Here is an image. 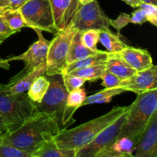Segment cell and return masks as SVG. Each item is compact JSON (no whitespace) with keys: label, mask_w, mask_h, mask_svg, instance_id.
<instances>
[{"label":"cell","mask_w":157,"mask_h":157,"mask_svg":"<svg viewBox=\"0 0 157 157\" xmlns=\"http://www.w3.org/2000/svg\"><path fill=\"white\" fill-rule=\"evenodd\" d=\"M130 16V23L136 25H143L144 22L147 21V17H146L145 13L141 9L138 8V9L135 10Z\"/></svg>","instance_id":"34"},{"label":"cell","mask_w":157,"mask_h":157,"mask_svg":"<svg viewBox=\"0 0 157 157\" xmlns=\"http://www.w3.org/2000/svg\"><path fill=\"white\" fill-rule=\"evenodd\" d=\"M49 87L41 103L37 104L40 113H50L55 116L60 130L70 126L66 119V102L68 92L66 90L61 75L47 76Z\"/></svg>","instance_id":"5"},{"label":"cell","mask_w":157,"mask_h":157,"mask_svg":"<svg viewBox=\"0 0 157 157\" xmlns=\"http://www.w3.org/2000/svg\"><path fill=\"white\" fill-rule=\"evenodd\" d=\"M49 87V81L47 77L41 75L38 77L33 84L31 85L30 88L28 90V96L35 104H39L44 98V95L48 91Z\"/></svg>","instance_id":"24"},{"label":"cell","mask_w":157,"mask_h":157,"mask_svg":"<svg viewBox=\"0 0 157 157\" xmlns=\"http://www.w3.org/2000/svg\"><path fill=\"white\" fill-rule=\"evenodd\" d=\"M81 32L78 31L72 39L67 57V65L100 52V50L94 52L86 48L81 41Z\"/></svg>","instance_id":"17"},{"label":"cell","mask_w":157,"mask_h":157,"mask_svg":"<svg viewBox=\"0 0 157 157\" xmlns=\"http://www.w3.org/2000/svg\"><path fill=\"white\" fill-rule=\"evenodd\" d=\"M61 76H62L64 85L67 92L81 88L86 82L84 79L75 75H62Z\"/></svg>","instance_id":"29"},{"label":"cell","mask_w":157,"mask_h":157,"mask_svg":"<svg viewBox=\"0 0 157 157\" xmlns=\"http://www.w3.org/2000/svg\"><path fill=\"white\" fill-rule=\"evenodd\" d=\"M127 111L117 118L111 125L103 130L93 140L77 150L76 157H96L101 150L110 145L117 137Z\"/></svg>","instance_id":"9"},{"label":"cell","mask_w":157,"mask_h":157,"mask_svg":"<svg viewBox=\"0 0 157 157\" xmlns=\"http://www.w3.org/2000/svg\"><path fill=\"white\" fill-rule=\"evenodd\" d=\"M110 18L104 13L97 0L80 4L71 25L79 32L97 29L110 30Z\"/></svg>","instance_id":"8"},{"label":"cell","mask_w":157,"mask_h":157,"mask_svg":"<svg viewBox=\"0 0 157 157\" xmlns=\"http://www.w3.org/2000/svg\"><path fill=\"white\" fill-rule=\"evenodd\" d=\"M57 31L71 25L80 3L78 0H48Z\"/></svg>","instance_id":"12"},{"label":"cell","mask_w":157,"mask_h":157,"mask_svg":"<svg viewBox=\"0 0 157 157\" xmlns=\"http://www.w3.org/2000/svg\"><path fill=\"white\" fill-rule=\"evenodd\" d=\"M8 9H9V8H0V15H2Z\"/></svg>","instance_id":"42"},{"label":"cell","mask_w":157,"mask_h":157,"mask_svg":"<svg viewBox=\"0 0 157 157\" xmlns=\"http://www.w3.org/2000/svg\"><path fill=\"white\" fill-rule=\"evenodd\" d=\"M103 82L102 85L105 88H111V87H117L119 84L122 80L117 76L114 75L113 74L110 73V72L106 71L103 77L101 78Z\"/></svg>","instance_id":"31"},{"label":"cell","mask_w":157,"mask_h":157,"mask_svg":"<svg viewBox=\"0 0 157 157\" xmlns=\"http://www.w3.org/2000/svg\"><path fill=\"white\" fill-rule=\"evenodd\" d=\"M106 71L113 74L121 80L130 78L136 73L117 53H110L106 61Z\"/></svg>","instance_id":"16"},{"label":"cell","mask_w":157,"mask_h":157,"mask_svg":"<svg viewBox=\"0 0 157 157\" xmlns=\"http://www.w3.org/2000/svg\"><path fill=\"white\" fill-rule=\"evenodd\" d=\"M9 9H18L29 0H7Z\"/></svg>","instance_id":"36"},{"label":"cell","mask_w":157,"mask_h":157,"mask_svg":"<svg viewBox=\"0 0 157 157\" xmlns=\"http://www.w3.org/2000/svg\"><path fill=\"white\" fill-rule=\"evenodd\" d=\"M117 54L136 72L147 70L153 65V58L146 49L127 46Z\"/></svg>","instance_id":"15"},{"label":"cell","mask_w":157,"mask_h":157,"mask_svg":"<svg viewBox=\"0 0 157 157\" xmlns=\"http://www.w3.org/2000/svg\"><path fill=\"white\" fill-rule=\"evenodd\" d=\"M117 87L136 94L157 89V66L153 64L147 70L136 72L130 78L122 80Z\"/></svg>","instance_id":"11"},{"label":"cell","mask_w":157,"mask_h":157,"mask_svg":"<svg viewBox=\"0 0 157 157\" xmlns=\"http://www.w3.org/2000/svg\"><path fill=\"white\" fill-rule=\"evenodd\" d=\"M38 112L37 104L27 94H9L0 84V117L2 133L13 132Z\"/></svg>","instance_id":"3"},{"label":"cell","mask_w":157,"mask_h":157,"mask_svg":"<svg viewBox=\"0 0 157 157\" xmlns=\"http://www.w3.org/2000/svg\"><path fill=\"white\" fill-rule=\"evenodd\" d=\"M15 33L16 32L9 28L6 21L0 15V44Z\"/></svg>","instance_id":"33"},{"label":"cell","mask_w":157,"mask_h":157,"mask_svg":"<svg viewBox=\"0 0 157 157\" xmlns=\"http://www.w3.org/2000/svg\"><path fill=\"white\" fill-rule=\"evenodd\" d=\"M78 32L72 25L58 31L51 41L46 59L47 76L61 75L67 65V57L74 36Z\"/></svg>","instance_id":"6"},{"label":"cell","mask_w":157,"mask_h":157,"mask_svg":"<svg viewBox=\"0 0 157 157\" xmlns=\"http://www.w3.org/2000/svg\"><path fill=\"white\" fill-rule=\"evenodd\" d=\"M139 8L144 12L147 21L154 26H157V6L150 3L142 2Z\"/></svg>","instance_id":"30"},{"label":"cell","mask_w":157,"mask_h":157,"mask_svg":"<svg viewBox=\"0 0 157 157\" xmlns=\"http://www.w3.org/2000/svg\"><path fill=\"white\" fill-rule=\"evenodd\" d=\"M87 98L84 89L78 88L68 92L66 102V119L69 125L75 123V120L73 118L74 113L78 108L81 107L82 103Z\"/></svg>","instance_id":"21"},{"label":"cell","mask_w":157,"mask_h":157,"mask_svg":"<svg viewBox=\"0 0 157 157\" xmlns=\"http://www.w3.org/2000/svg\"><path fill=\"white\" fill-rule=\"evenodd\" d=\"M1 124H2V119L1 117H0V126H1Z\"/></svg>","instance_id":"44"},{"label":"cell","mask_w":157,"mask_h":157,"mask_svg":"<svg viewBox=\"0 0 157 157\" xmlns=\"http://www.w3.org/2000/svg\"><path fill=\"white\" fill-rule=\"evenodd\" d=\"M105 72L106 62L91 66V67H87L73 71L66 74V75H71L80 77L86 81H96L98 80L101 79Z\"/></svg>","instance_id":"25"},{"label":"cell","mask_w":157,"mask_h":157,"mask_svg":"<svg viewBox=\"0 0 157 157\" xmlns=\"http://www.w3.org/2000/svg\"><path fill=\"white\" fill-rule=\"evenodd\" d=\"M156 111L157 89L137 94L134 102L129 106L117 136L141 137Z\"/></svg>","instance_id":"4"},{"label":"cell","mask_w":157,"mask_h":157,"mask_svg":"<svg viewBox=\"0 0 157 157\" xmlns=\"http://www.w3.org/2000/svg\"><path fill=\"white\" fill-rule=\"evenodd\" d=\"M0 8H9L7 0H0Z\"/></svg>","instance_id":"39"},{"label":"cell","mask_w":157,"mask_h":157,"mask_svg":"<svg viewBox=\"0 0 157 157\" xmlns=\"http://www.w3.org/2000/svg\"><path fill=\"white\" fill-rule=\"evenodd\" d=\"M78 1L79 2L80 4L85 5V4H87V3H89V2H93L94 0H78Z\"/></svg>","instance_id":"41"},{"label":"cell","mask_w":157,"mask_h":157,"mask_svg":"<svg viewBox=\"0 0 157 157\" xmlns=\"http://www.w3.org/2000/svg\"><path fill=\"white\" fill-rule=\"evenodd\" d=\"M96 157H133V154H123V153H115V152L109 151V150H102L97 154Z\"/></svg>","instance_id":"35"},{"label":"cell","mask_w":157,"mask_h":157,"mask_svg":"<svg viewBox=\"0 0 157 157\" xmlns=\"http://www.w3.org/2000/svg\"><path fill=\"white\" fill-rule=\"evenodd\" d=\"M110 52H105V51H101L94 54V55H90L88 57L83 58V59L79 60L78 61L72 63V64H67L63 70L61 75H66L73 71L78 70V69L84 68V67H91V66L97 65V64L105 63L108 58Z\"/></svg>","instance_id":"18"},{"label":"cell","mask_w":157,"mask_h":157,"mask_svg":"<svg viewBox=\"0 0 157 157\" xmlns=\"http://www.w3.org/2000/svg\"><path fill=\"white\" fill-rule=\"evenodd\" d=\"M10 64L9 61L7 59H4V58H0V67L6 70H9L10 69Z\"/></svg>","instance_id":"38"},{"label":"cell","mask_w":157,"mask_h":157,"mask_svg":"<svg viewBox=\"0 0 157 157\" xmlns=\"http://www.w3.org/2000/svg\"><path fill=\"white\" fill-rule=\"evenodd\" d=\"M127 5L133 8H139V6L142 4L143 2L141 0H122Z\"/></svg>","instance_id":"37"},{"label":"cell","mask_w":157,"mask_h":157,"mask_svg":"<svg viewBox=\"0 0 157 157\" xmlns=\"http://www.w3.org/2000/svg\"><path fill=\"white\" fill-rule=\"evenodd\" d=\"M0 157H33V156L3 142L0 139Z\"/></svg>","instance_id":"28"},{"label":"cell","mask_w":157,"mask_h":157,"mask_svg":"<svg viewBox=\"0 0 157 157\" xmlns=\"http://www.w3.org/2000/svg\"><path fill=\"white\" fill-rule=\"evenodd\" d=\"M59 131L54 115L37 112L15 131L2 133L0 139L32 155L45 141L53 139Z\"/></svg>","instance_id":"1"},{"label":"cell","mask_w":157,"mask_h":157,"mask_svg":"<svg viewBox=\"0 0 157 157\" xmlns=\"http://www.w3.org/2000/svg\"><path fill=\"white\" fill-rule=\"evenodd\" d=\"M45 71L46 62L42 63L29 72H25L22 70L18 75L12 78L9 84H5V87L8 93L12 94L25 93L30 88L31 85L38 77L45 75Z\"/></svg>","instance_id":"14"},{"label":"cell","mask_w":157,"mask_h":157,"mask_svg":"<svg viewBox=\"0 0 157 157\" xmlns=\"http://www.w3.org/2000/svg\"><path fill=\"white\" fill-rule=\"evenodd\" d=\"M2 128H1V126H0V134L2 133Z\"/></svg>","instance_id":"43"},{"label":"cell","mask_w":157,"mask_h":157,"mask_svg":"<svg viewBox=\"0 0 157 157\" xmlns=\"http://www.w3.org/2000/svg\"><path fill=\"white\" fill-rule=\"evenodd\" d=\"M18 9L27 27L53 34L58 32L48 0H29Z\"/></svg>","instance_id":"7"},{"label":"cell","mask_w":157,"mask_h":157,"mask_svg":"<svg viewBox=\"0 0 157 157\" xmlns=\"http://www.w3.org/2000/svg\"><path fill=\"white\" fill-rule=\"evenodd\" d=\"M12 30L18 32L24 27H27L24 18L19 9H8L1 15Z\"/></svg>","instance_id":"26"},{"label":"cell","mask_w":157,"mask_h":157,"mask_svg":"<svg viewBox=\"0 0 157 157\" xmlns=\"http://www.w3.org/2000/svg\"><path fill=\"white\" fill-rule=\"evenodd\" d=\"M140 138L133 136H117L110 145L103 150L123 154L133 155Z\"/></svg>","instance_id":"20"},{"label":"cell","mask_w":157,"mask_h":157,"mask_svg":"<svg viewBox=\"0 0 157 157\" xmlns=\"http://www.w3.org/2000/svg\"><path fill=\"white\" fill-rule=\"evenodd\" d=\"M133 157H157V111L136 145Z\"/></svg>","instance_id":"13"},{"label":"cell","mask_w":157,"mask_h":157,"mask_svg":"<svg viewBox=\"0 0 157 157\" xmlns=\"http://www.w3.org/2000/svg\"><path fill=\"white\" fill-rule=\"evenodd\" d=\"M100 34H101V30H97V29H90V30L82 32L81 40L83 44L90 50L94 51V52L98 51V49L97 48V45L99 41Z\"/></svg>","instance_id":"27"},{"label":"cell","mask_w":157,"mask_h":157,"mask_svg":"<svg viewBox=\"0 0 157 157\" xmlns=\"http://www.w3.org/2000/svg\"><path fill=\"white\" fill-rule=\"evenodd\" d=\"M143 2L145 3H150V4H153V5H156L157 6V0H141Z\"/></svg>","instance_id":"40"},{"label":"cell","mask_w":157,"mask_h":157,"mask_svg":"<svg viewBox=\"0 0 157 157\" xmlns=\"http://www.w3.org/2000/svg\"><path fill=\"white\" fill-rule=\"evenodd\" d=\"M125 92V90L121 87H111V88H105L98 93L87 97L84 102L82 103L81 107L84 105L93 104H104L109 103L111 101L112 98L118 94Z\"/></svg>","instance_id":"23"},{"label":"cell","mask_w":157,"mask_h":157,"mask_svg":"<svg viewBox=\"0 0 157 157\" xmlns=\"http://www.w3.org/2000/svg\"><path fill=\"white\" fill-rule=\"evenodd\" d=\"M34 31L38 35V40L23 54L7 58L9 62L12 61H23L25 64V68L23 71L25 72L31 71L41 64L46 62L47 59L51 41L44 38L41 31L38 29H35Z\"/></svg>","instance_id":"10"},{"label":"cell","mask_w":157,"mask_h":157,"mask_svg":"<svg viewBox=\"0 0 157 157\" xmlns=\"http://www.w3.org/2000/svg\"><path fill=\"white\" fill-rule=\"evenodd\" d=\"M33 157H34V156H33Z\"/></svg>","instance_id":"45"},{"label":"cell","mask_w":157,"mask_h":157,"mask_svg":"<svg viewBox=\"0 0 157 157\" xmlns=\"http://www.w3.org/2000/svg\"><path fill=\"white\" fill-rule=\"evenodd\" d=\"M76 150L61 149L57 147L53 139L45 141L35 153L34 157H76Z\"/></svg>","instance_id":"19"},{"label":"cell","mask_w":157,"mask_h":157,"mask_svg":"<svg viewBox=\"0 0 157 157\" xmlns=\"http://www.w3.org/2000/svg\"><path fill=\"white\" fill-rule=\"evenodd\" d=\"M99 41L110 53H117L127 47L119 35L113 33L110 30L101 31Z\"/></svg>","instance_id":"22"},{"label":"cell","mask_w":157,"mask_h":157,"mask_svg":"<svg viewBox=\"0 0 157 157\" xmlns=\"http://www.w3.org/2000/svg\"><path fill=\"white\" fill-rule=\"evenodd\" d=\"M130 15L126 13H121L115 20H110V26L113 27L119 32L120 30L126 27L129 23H130Z\"/></svg>","instance_id":"32"},{"label":"cell","mask_w":157,"mask_h":157,"mask_svg":"<svg viewBox=\"0 0 157 157\" xmlns=\"http://www.w3.org/2000/svg\"><path fill=\"white\" fill-rule=\"evenodd\" d=\"M127 107H115L108 113L72 129H64L54 136L57 147L61 149L78 150L93 140L103 130L111 125L128 109Z\"/></svg>","instance_id":"2"}]
</instances>
